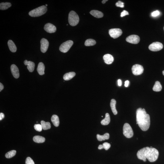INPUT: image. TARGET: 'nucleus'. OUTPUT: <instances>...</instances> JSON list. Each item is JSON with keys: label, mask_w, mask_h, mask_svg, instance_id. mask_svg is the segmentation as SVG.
Listing matches in <instances>:
<instances>
[{"label": "nucleus", "mask_w": 164, "mask_h": 164, "mask_svg": "<svg viewBox=\"0 0 164 164\" xmlns=\"http://www.w3.org/2000/svg\"><path fill=\"white\" fill-rule=\"evenodd\" d=\"M137 156L138 159L146 162V159L149 161L154 162L158 159L159 152L155 148H150L149 147H144L138 151Z\"/></svg>", "instance_id": "f257e3e1"}, {"label": "nucleus", "mask_w": 164, "mask_h": 164, "mask_svg": "<svg viewBox=\"0 0 164 164\" xmlns=\"http://www.w3.org/2000/svg\"><path fill=\"white\" fill-rule=\"evenodd\" d=\"M136 115V124L142 130H147L150 125L149 115L146 113L144 109L140 108L137 110Z\"/></svg>", "instance_id": "f03ea898"}, {"label": "nucleus", "mask_w": 164, "mask_h": 164, "mask_svg": "<svg viewBox=\"0 0 164 164\" xmlns=\"http://www.w3.org/2000/svg\"><path fill=\"white\" fill-rule=\"evenodd\" d=\"M47 11V8L45 6H42L33 10L29 12V15L33 17H37L44 15Z\"/></svg>", "instance_id": "7ed1b4c3"}, {"label": "nucleus", "mask_w": 164, "mask_h": 164, "mask_svg": "<svg viewBox=\"0 0 164 164\" xmlns=\"http://www.w3.org/2000/svg\"><path fill=\"white\" fill-rule=\"evenodd\" d=\"M79 18L76 13L73 11H71L68 16V22L72 26L77 25L79 22Z\"/></svg>", "instance_id": "20e7f679"}, {"label": "nucleus", "mask_w": 164, "mask_h": 164, "mask_svg": "<svg viewBox=\"0 0 164 164\" xmlns=\"http://www.w3.org/2000/svg\"><path fill=\"white\" fill-rule=\"evenodd\" d=\"M123 134L125 137L128 138L132 137L133 132L132 127L129 124L125 123L123 127Z\"/></svg>", "instance_id": "39448f33"}, {"label": "nucleus", "mask_w": 164, "mask_h": 164, "mask_svg": "<svg viewBox=\"0 0 164 164\" xmlns=\"http://www.w3.org/2000/svg\"><path fill=\"white\" fill-rule=\"evenodd\" d=\"M73 44V42L72 41L69 40L63 43L60 47V51L62 52L66 53L69 50L70 48Z\"/></svg>", "instance_id": "423d86ee"}, {"label": "nucleus", "mask_w": 164, "mask_h": 164, "mask_svg": "<svg viewBox=\"0 0 164 164\" xmlns=\"http://www.w3.org/2000/svg\"><path fill=\"white\" fill-rule=\"evenodd\" d=\"M132 71L133 75H141L144 71L143 67L139 64H135L132 66Z\"/></svg>", "instance_id": "0eeeda50"}, {"label": "nucleus", "mask_w": 164, "mask_h": 164, "mask_svg": "<svg viewBox=\"0 0 164 164\" xmlns=\"http://www.w3.org/2000/svg\"><path fill=\"white\" fill-rule=\"evenodd\" d=\"M122 30L119 28H114L109 30V34L112 38L115 39L120 36L122 34Z\"/></svg>", "instance_id": "6e6552de"}, {"label": "nucleus", "mask_w": 164, "mask_h": 164, "mask_svg": "<svg viewBox=\"0 0 164 164\" xmlns=\"http://www.w3.org/2000/svg\"><path fill=\"white\" fill-rule=\"evenodd\" d=\"M162 44L159 42H155L149 45V49L151 51H157L160 50L163 48Z\"/></svg>", "instance_id": "1a4fd4ad"}, {"label": "nucleus", "mask_w": 164, "mask_h": 164, "mask_svg": "<svg viewBox=\"0 0 164 164\" xmlns=\"http://www.w3.org/2000/svg\"><path fill=\"white\" fill-rule=\"evenodd\" d=\"M126 40L129 43L136 44L139 42L140 38L138 35H130L126 38Z\"/></svg>", "instance_id": "9d476101"}, {"label": "nucleus", "mask_w": 164, "mask_h": 164, "mask_svg": "<svg viewBox=\"0 0 164 164\" xmlns=\"http://www.w3.org/2000/svg\"><path fill=\"white\" fill-rule=\"evenodd\" d=\"M41 52L45 53L47 51L49 43L48 40L43 38L41 41Z\"/></svg>", "instance_id": "9b49d317"}, {"label": "nucleus", "mask_w": 164, "mask_h": 164, "mask_svg": "<svg viewBox=\"0 0 164 164\" xmlns=\"http://www.w3.org/2000/svg\"><path fill=\"white\" fill-rule=\"evenodd\" d=\"M44 29L47 32L50 33H55L56 31V28L55 26L49 23L46 24Z\"/></svg>", "instance_id": "f8f14e48"}, {"label": "nucleus", "mask_w": 164, "mask_h": 164, "mask_svg": "<svg viewBox=\"0 0 164 164\" xmlns=\"http://www.w3.org/2000/svg\"><path fill=\"white\" fill-rule=\"evenodd\" d=\"M11 70L13 76L16 78H19V70L16 65L13 64L11 66Z\"/></svg>", "instance_id": "ddd939ff"}, {"label": "nucleus", "mask_w": 164, "mask_h": 164, "mask_svg": "<svg viewBox=\"0 0 164 164\" xmlns=\"http://www.w3.org/2000/svg\"><path fill=\"white\" fill-rule=\"evenodd\" d=\"M25 65L27 66V68L30 72H33L35 68V64L34 62L25 60L24 62Z\"/></svg>", "instance_id": "4468645a"}, {"label": "nucleus", "mask_w": 164, "mask_h": 164, "mask_svg": "<svg viewBox=\"0 0 164 164\" xmlns=\"http://www.w3.org/2000/svg\"><path fill=\"white\" fill-rule=\"evenodd\" d=\"M103 58L105 63L109 65L112 63L114 61V58L110 54H107L103 57Z\"/></svg>", "instance_id": "2eb2a0df"}, {"label": "nucleus", "mask_w": 164, "mask_h": 164, "mask_svg": "<svg viewBox=\"0 0 164 164\" xmlns=\"http://www.w3.org/2000/svg\"><path fill=\"white\" fill-rule=\"evenodd\" d=\"M45 67L43 63L40 62L38 64L37 70L38 74L40 75H43L45 74Z\"/></svg>", "instance_id": "dca6fc26"}, {"label": "nucleus", "mask_w": 164, "mask_h": 164, "mask_svg": "<svg viewBox=\"0 0 164 164\" xmlns=\"http://www.w3.org/2000/svg\"><path fill=\"white\" fill-rule=\"evenodd\" d=\"M8 45L10 50L12 52H15L17 50V48L13 41L11 40H9Z\"/></svg>", "instance_id": "f3484780"}, {"label": "nucleus", "mask_w": 164, "mask_h": 164, "mask_svg": "<svg viewBox=\"0 0 164 164\" xmlns=\"http://www.w3.org/2000/svg\"><path fill=\"white\" fill-rule=\"evenodd\" d=\"M91 15L97 18H102L103 16V14L100 11L97 10H92L90 12Z\"/></svg>", "instance_id": "a211bd4d"}, {"label": "nucleus", "mask_w": 164, "mask_h": 164, "mask_svg": "<svg viewBox=\"0 0 164 164\" xmlns=\"http://www.w3.org/2000/svg\"><path fill=\"white\" fill-rule=\"evenodd\" d=\"M51 120L54 125L56 127H58L59 125L60 122L59 117L57 115H53L51 118Z\"/></svg>", "instance_id": "6ab92c4d"}, {"label": "nucleus", "mask_w": 164, "mask_h": 164, "mask_svg": "<svg viewBox=\"0 0 164 164\" xmlns=\"http://www.w3.org/2000/svg\"><path fill=\"white\" fill-rule=\"evenodd\" d=\"M75 75V73L73 72H70L65 74L63 76V79L65 81H68L72 79Z\"/></svg>", "instance_id": "aec40b11"}, {"label": "nucleus", "mask_w": 164, "mask_h": 164, "mask_svg": "<svg viewBox=\"0 0 164 164\" xmlns=\"http://www.w3.org/2000/svg\"><path fill=\"white\" fill-rule=\"evenodd\" d=\"M98 140L99 141L105 140L106 139H108L109 138V134L108 133H105L103 135H100L98 134L96 135Z\"/></svg>", "instance_id": "412c9836"}, {"label": "nucleus", "mask_w": 164, "mask_h": 164, "mask_svg": "<svg viewBox=\"0 0 164 164\" xmlns=\"http://www.w3.org/2000/svg\"><path fill=\"white\" fill-rule=\"evenodd\" d=\"M116 104V101L115 99H113L111 100L110 104V107L112 112L115 115H116L117 114V112L115 107Z\"/></svg>", "instance_id": "4be33fe9"}, {"label": "nucleus", "mask_w": 164, "mask_h": 164, "mask_svg": "<svg viewBox=\"0 0 164 164\" xmlns=\"http://www.w3.org/2000/svg\"><path fill=\"white\" fill-rule=\"evenodd\" d=\"M110 121V118L109 114L106 113L105 114V119L101 121V123L103 125H107L109 124Z\"/></svg>", "instance_id": "5701e85b"}, {"label": "nucleus", "mask_w": 164, "mask_h": 164, "mask_svg": "<svg viewBox=\"0 0 164 164\" xmlns=\"http://www.w3.org/2000/svg\"><path fill=\"white\" fill-rule=\"evenodd\" d=\"M33 139L34 142L37 143H43L45 142V139L43 137L39 136V135H36L34 136Z\"/></svg>", "instance_id": "b1692460"}, {"label": "nucleus", "mask_w": 164, "mask_h": 164, "mask_svg": "<svg viewBox=\"0 0 164 164\" xmlns=\"http://www.w3.org/2000/svg\"><path fill=\"white\" fill-rule=\"evenodd\" d=\"M11 6V3H1L0 4V9L1 10H5L10 8Z\"/></svg>", "instance_id": "393cba45"}, {"label": "nucleus", "mask_w": 164, "mask_h": 164, "mask_svg": "<svg viewBox=\"0 0 164 164\" xmlns=\"http://www.w3.org/2000/svg\"><path fill=\"white\" fill-rule=\"evenodd\" d=\"M162 89V87L159 81H156L152 88L153 90L155 92H159Z\"/></svg>", "instance_id": "a878e982"}, {"label": "nucleus", "mask_w": 164, "mask_h": 164, "mask_svg": "<svg viewBox=\"0 0 164 164\" xmlns=\"http://www.w3.org/2000/svg\"><path fill=\"white\" fill-rule=\"evenodd\" d=\"M41 125L42 126V129L44 130H47L50 129L51 125L49 122H45L44 121H41Z\"/></svg>", "instance_id": "bb28decb"}, {"label": "nucleus", "mask_w": 164, "mask_h": 164, "mask_svg": "<svg viewBox=\"0 0 164 164\" xmlns=\"http://www.w3.org/2000/svg\"><path fill=\"white\" fill-rule=\"evenodd\" d=\"M96 44V42L95 40L92 39H88L85 41V45L87 46H92Z\"/></svg>", "instance_id": "cd10ccee"}, {"label": "nucleus", "mask_w": 164, "mask_h": 164, "mask_svg": "<svg viewBox=\"0 0 164 164\" xmlns=\"http://www.w3.org/2000/svg\"><path fill=\"white\" fill-rule=\"evenodd\" d=\"M16 153V151L15 150H12L7 152L5 156L7 158H10L15 156Z\"/></svg>", "instance_id": "c85d7f7f"}, {"label": "nucleus", "mask_w": 164, "mask_h": 164, "mask_svg": "<svg viewBox=\"0 0 164 164\" xmlns=\"http://www.w3.org/2000/svg\"><path fill=\"white\" fill-rule=\"evenodd\" d=\"M34 128L37 131L41 132L42 131V128L41 124H36L34 125Z\"/></svg>", "instance_id": "c756f323"}, {"label": "nucleus", "mask_w": 164, "mask_h": 164, "mask_svg": "<svg viewBox=\"0 0 164 164\" xmlns=\"http://www.w3.org/2000/svg\"><path fill=\"white\" fill-rule=\"evenodd\" d=\"M102 145L104 149L106 150H108V149H109L111 146L110 144L107 142H105Z\"/></svg>", "instance_id": "7c9ffc66"}, {"label": "nucleus", "mask_w": 164, "mask_h": 164, "mask_svg": "<svg viewBox=\"0 0 164 164\" xmlns=\"http://www.w3.org/2000/svg\"><path fill=\"white\" fill-rule=\"evenodd\" d=\"M26 164H35L34 161L31 157H28L26 160Z\"/></svg>", "instance_id": "2f4dec72"}, {"label": "nucleus", "mask_w": 164, "mask_h": 164, "mask_svg": "<svg viewBox=\"0 0 164 164\" xmlns=\"http://www.w3.org/2000/svg\"><path fill=\"white\" fill-rule=\"evenodd\" d=\"M116 6L118 7H120L121 8H123L124 7V3L123 2L121 1H118V2L115 4Z\"/></svg>", "instance_id": "473e14b6"}, {"label": "nucleus", "mask_w": 164, "mask_h": 164, "mask_svg": "<svg viewBox=\"0 0 164 164\" xmlns=\"http://www.w3.org/2000/svg\"><path fill=\"white\" fill-rule=\"evenodd\" d=\"M160 14V12L158 11H154L151 14L152 16L153 17H156L158 16Z\"/></svg>", "instance_id": "72a5a7b5"}, {"label": "nucleus", "mask_w": 164, "mask_h": 164, "mask_svg": "<svg viewBox=\"0 0 164 164\" xmlns=\"http://www.w3.org/2000/svg\"><path fill=\"white\" fill-rule=\"evenodd\" d=\"M129 15V13L127 11L124 10L121 13V17H124L125 16Z\"/></svg>", "instance_id": "f704fd0d"}, {"label": "nucleus", "mask_w": 164, "mask_h": 164, "mask_svg": "<svg viewBox=\"0 0 164 164\" xmlns=\"http://www.w3.org/2000/svg\"><path fill=\"white\" fill-rule=\"evenodd\" d=\"M4 114L3 113H0V120H2L3 119H4Z\"/></svg>", "instance_id": "c9c22d12"}, {"label": "nucleus", "mask_w": 164, "mask_h": 164, "mask_svg": "<svg viewBox=\"0 0 164 164\" xmlns=\"http://www.w3.org/2000/svg\"><path fill=\"white\" fill-rule=\"evenodd\" d=\"M4 86L1 83H0V92H1V91H2L3 89H4Z\"/></svg>", "instance_id": "e433bc0d"}, {"label": "nucleus", "mask_w": 164, "mask_h": 164, "mask_svg": "<svg viewBox=\"0 0 164 164\" xmlns=\"http://www.w3.org/2000/svg\"><path fill=\"white\" fill-rule=\"evenodd\" d=\"M129 81H125V87H127L129 86Z\"/></svg>", "instance_id": "4c0bfd02"}, {"label": "nucleus", "mask_w": 164, "mask_h": 164, "mask_svg": "<svg viewBox=\"0 0 164 164\" xmlns=\"http://www.w3.org/2000/svg\"><path fill=\"white\" fill-rule=\"evenodd\" d=\"M118 85L119 86H121L122 85V81L120 79L118 80Z\"/></svg>", "instance_id": "58836bf2"}, {"label": "nucleus", "mask_w": 164, "mask_h": 164, "mask_svg": "<svg viewBox=\"0 0 164 164\" xmlns=\"http://www.w3.org/2000/svg\"><path fill=\"white\" fill-rule=\"evenodd\" d=\"M98 149H103V145H99V146H98Z\"/></svg>", "instance_id": "ea45409f"}, {"label": "nucleus", "mask_w": 164, "mask_h": 164, "mask_svg": "<svg viewBox=\"0 0 164 164\" xmlns=\"http://www.w3.org/2000/svg\"><path fill=\"white\" fill-rule=\"evenodd\" d=\"M108 1V0H103V1H102V3L103 4H105Z\"/></svg>", "instance_id": "a19ab883"}, {"label": "nucleus", "mask_w": 164, "mask_h": 164, "mask_svg": "<svg viewBox=\"0 0 164 164\" xmlns=\"http://www.w3.org/2000/svg\"><path fill=\"white\" fill-rule=\"evenodd\" d=\"M162 74H163V75H164V71L162 72Z\"/></svg>", "instance_id": "79ce46f5"}, {"label": "nucleus", "mask_w": 164, "mask_h": 164, "mask_svg": "<svg viewBox=\"0 0 164 164\" xmlns=\"http://www.w3.org/2000/svg\"><path fill=\"white\" fill-rule=\"evenodd\" d=\"M48 5L47 4H46L45 6L46 7L48 6Z\"/></svg>", "instance_id": "37998d69"}, {"label": "nucleus", "mask_w": 164, "mask_h": 164, "mask_svg": "<svg viewBox=\"0 0 164 164\" xmlns=\"http://www.w3.org/2000/svg\"><path fill=\"white\" fill-rule=\"evenodd\" d=\"M150 148H153V147H152V146H150Z\"/></svg>", "instance_id": "c03bdc74"}, {"label": "nucleus", "mask_w": 164, "mask_h": 164, "mask_svg": "<svg viewBox=\"0 0 164 164\" xmlns=\"http://www.w3.org/2000/svg\"></svg>", "instance_id": "a18cd8bd"}]
</instances>
